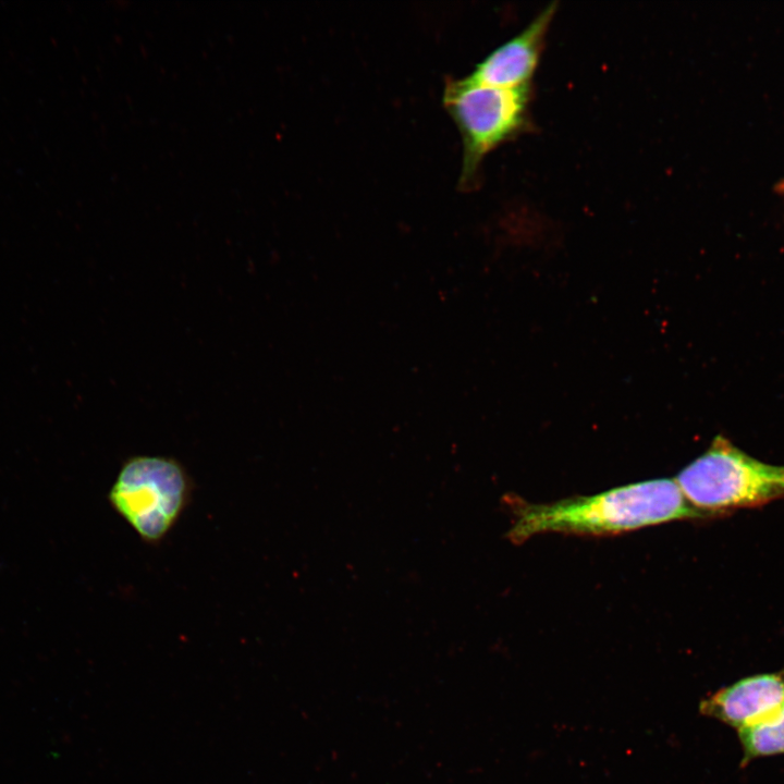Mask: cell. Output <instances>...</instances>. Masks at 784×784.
Wrapping results in <instances>:
<instances>
[{"instance_id": "6da1fadb", "label": "cell", "mask_w": 784, "mask_h": 784, "mask_svg": "<svg viewBox=\"0 0 784 784\" xmlns=\"http://www.w3.org/2000/svg\"><path fill=\"white\" fill-rule=\"evenodd\" d=\"M512 515L505 537L515 544L544 532L604 536L709 515L691 506L675 480L656 479L551 503L504 495Z\"/></svg>"}, {"instance_id": "7a4b0ae2", "label": "cell", "mask_w": 784, "mask_h": 784, "mask_svg": "<svg viewBox=\"0 0 784 784\" xmlns=\"http://www.w3.org/2000/svg\"><path fill=\"white\" fill-rule=\"evenodd\" d=\"M675 481L687 502L709 516L784 498V466L758 461L721 436Z\"/></svg>"}, {"instance_id": "3957f363", "label": "cell", "mask_w": 784, "mask_h": 784, "mask_svg": "<svg viewBox=\"0 0 784 784\" xmlns=\"http://www.w3.org/2000/svg\"><path fill=\"white\" fill-rule=\"evenodd\" d=\"M193 481L175 458L135 455L125 460L108 492V501L148 544H158L188 505Z\"/></svg>"}, {"instance_id": "277c9868", "label": "cell", "mask_w": 784, "mask_h": 784, "mask_svg": "<svg viewBox=\"0 0 784 784\" xmlns=\"http://www.w3.org/2000/svg\"><path fill=\"white\" fill-rule=\"evenodd\" d=\"M530 85L503 88L468 77L446 84L443 101L463 142L461 183H473L485 156L524 131L528 122Z\"/></svg>"}, {"instance_id": "5b68a950", "label": "cell", "mask_w": 784, "mask_h": 784, "mask_svg": "<svg viewBox=\"0 0 784 784\" xmlns=\"http://www.w3.org/2000/svg\"><path fill=\"white\" fill-rule=\"evenodd\" d=\"M556 2L548 4L520 33L506 40L467 75L469 79L494 87L517 88L530 85L539 62L544 37Z\"/></svg>"}, {"instance_id": "8992f818", "label": "cell", "mask_w": 784, "mask_h": 784, "mask_svg": "<svg viewBox=\"0 0 784 784\" xmlns=\"http://www.w3.org/2000/svg\"><path fill=\"white\" fill-rule=\"evenodd\" d=\"M784 706V671L757 674L723 687L700 702V712L737 730Z\"/></svg>"}, {"instance_id": "52a82bcc", "label": "cell", "mask_w": 784, "mask_h": 784, "mask_svg": "<svg viewBox=\"0 0 784 784\" xmlns=\"http://www.w3.org/2000/svg\"><path fill=\"white\" fill-rule=\"evenodd\" d=\"M744 767L752 759L784 754V706L768 718L737 730Z\"/></svg>"}, {"instance_id": "ba28073f", "label": "cell", "mask_w": 784, "mask_h": 784, "mask_svg": "<svg viewBox=\"0 0 784 784\" xmlns=\"http://www.w3.org/2000/svg\"><path fill=\"white\" fill-rule=\"evenodd\" d=\"M776 191L784 197V180L777 183Z\"/></svg>"}]
</instances>
